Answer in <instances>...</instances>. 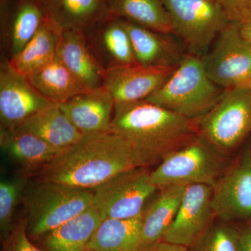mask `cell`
Masks as SVG:
<instances>
[{
    "mask_svg": "<svg viewBox=\"0 0 251 251\" xmlns=\"http://www.w3.org/2000/svg\"><path fill=\"white\" fill-rule=\"evenodd\" d=\"M111 130L129 144L138 168L161 162L197 134L194 121L146 100L115 103Z\"/></svg>",
    "mask_w": 251,
    "mask_h": 251,
    "instance_id": "obj_1",
    "label": "cell"
},
{
    "mask_svg": "<svg viewBox=\"0 0 251 251\" xmlns=\"http://www.w3.org/2000/svg\"><path fill=\"white\" fill-rule=\"evenodd\" d=\"M135 168L129 144L110 130L82 135L38 172V179L91 190Z\"/></svg>",
    "mask_w": 251,
    "mask_h": 251,
    "instance_id": "obj_2",
    "label": "cell"
},
{
    "mask_svg": "<svg viewBox=\"0 0 251 251\" xmlns=\"http://www.w3.org/2000/svg\"><path fill=\"white\" fill-rule=\"evenodd\" d=\"M224 90L208 76L202 57L190 53L164 85L145 100L196 121L215 105Z\"/></svg>",
    "mask_w": 251,
    "mask_h": 251,
    "instance_id": "obj_3",
    "label": "cell"
},
{
    "mask_svg": "<svg viewBox=\"0 0 251 251\" xmlns=\"http://www.w3.org/2000/svg\"><path fill=\"white\" fill-rule=\"evenodd\" d=\"M93 197L91 190L37 179L25 194L28 235L39 239L93 205Z\"/></svg>",
    "mask_w": 251,
    "mask_h": 251,
    "instance_id": "obj_4",
    "label": "cell"
},
{
    "mask_svg": "<svg viewBox=\"0 0 251 251\" xmlns=\"http://www.w3.org/2000/svg\"><path fill=\"white\" fill-rule=\"evenodd\" d=\"M221 154L198 134L168 153L150 179L157 190L174 186L204 184L213 186L223 174Z\"/></svg>",
    "mask_w": 251,
    "mask_h": 251,
    "instance_id": "obj_5",
    "label": "cell"
},
{
    "mask_svg": "<svg viewBox=\"0 0 251 251\" xmlns=\"http://www.w3.org/2000/svg\"><path fill=\"white\" fill-rule=\"evenodd\" d=\"M194 122L197 134L218 153H230L251 132V89L224 90L215 105Z\"/></svg>",
    "mask_w": 251,
    "mask_h": 251,
    "instance_id": "obj_6",
    "label": "cell"
},
{
    "mask_svg": "<svg viewBox=\"0 0 251 251\" xmlns=\"http://www.w3.org/2000/svg\"><path fill=\"white\" fill-rule=\"evenodd\" d=\"M179 36L191 53H202L231 23L219 0H163Z\"/></svg>",
    "mask_w": 251,
    "mask_h": 251,
    "instance_id": "obj_7",
    "label": "cell"
},
{
    "mask_svg": "<svg viewBox=\"0 0 251 251\" xmlns=\"http://www.w3.org/2000/svg\"><path fill=\"white\" fill-rule=\"evenodd\" d=\"M202 57L208 76L226 90L251 89V43L244 39L237 23H229Z\"/></svg>",
    "mask_w": 251,
    "mask_h": 251,
    "instance_id": "obj_8",
    "label": "cell"
},
{
    "mask_svg": "<svg viewBox=\"0 0 251 251\" xmlns=\"http://www.w3.org/2000/svg\"><path fill=\"white\" fill-rule=\"evenodd\" d=\"M94 189L93 204L102 220L141 216L145 203L157 191L144 168L122 172Z\"/></svg>",
    "mask_w": 251,
    "mask_h": 251,
    "instance_id": "obj_9",
    "label": "cell"
},
{
    "mask_svg": "<svg viewBox=\"0 0 251 251\" xmlns=\"http://www.w3.org/2000/svg\"><path fill=\"white\" fill-rule=\"evenodd\" d=\"M212 186H186L179 209L161 241L190 249L207 232L216 218L211 205Z\"/></svg>",
    "mask_w": 251,
    "mask_h": 251,
    "instance_id": "obj_10",
    "label": "cell"
},
{
    "mask_svg": "<svg viewBox=\"0 0 251 251\" xmlns=\"http://www.w3.org/2000/svg\"><path fill=\"white\" fill-rule=\"evenodd\" d=\"M211 205L216 217L222 221L251 219V150L216 181Z\"/></svg>",
    "mask_w": 251,
    "mask_h": 251,
    "instance_id": "obj_11",
    "label": "cell"
},
{
    "mask_svg": "<svg viewBox=\"0 0 251 251\" xmlns=\"http://www.w3.org/2000/svg\"><path fill=\"white\" fill-rule=\"evenodd\" d=\"M20 75L1 61L0 68L1 128H14L38 112L53 105Z\"/></svg>",
    "mask_w": 251,
    "mask_h": 251,
    "instance_id": "obj_12",
    "label": "cell"
},
{
    "mask_svg": "<svg viewBox=\"0 0 251 251\" xmlns=\"http://www.w3.org/2000/svg\"><path fill=\"white\" fill-rule=\"evenodd\" d=\"M177 66L146 67L135 64L105 71L103 86L115 103L145 100L164 85Z\"/></svg>",
    "mask_w": 251,
    "mask_h": 251,
    "instance_id": "obj_13",
    "label": "cell"
},
{
    "mask_svg": "<svg viewBox=\"0 0 251 251\" xmlns=\"http://www.w3.org/2000/svg\"><path fill=\"white\" fill-rule=\"evenodd\" d=\"M1 0V40L7 61L34 37L46 19L39 0Z\"/></svg>",
    "mask_w": 251,
    "mask_h": 251,
    "instance_id": "obj_14",
    "label": "cell"
},
{
    "mask_svg": "<svg viewBox=\"0 0 251 251\" xmlns=\"http://www.w3.org/2000/svg\"><path fill=\"white\" fill-rule=\"evenodd\" d=\"M83 34L87 46L104 70L137 64L121 18L110 14Z\"/></svg>",
    "mask_w": 251,
    "mask_h": 251,
    "instance_id": "obj_15",
    "label": "cell"
},
{
    "mask_svg": "<svg viewBox=\"0 0 251 251\" xmlns=\"http://www.w3.org/2000/svg\"><path fill=\"white\" fill-rule=\"evenodd\" d=\"M115 100L103 86L77 94L58 106L82 134L111 130Z\"/></svg>",
    "mask_w": 251,
    "mask_h": 251,
    "instance_id": "obj_16",
    "label": "cell"
},
{
    "mask_svg": "<svg viewBox=\"0 0 251 251\" xmlns=\"http://www.w3.org/2000/svg\"><path fill=\"white\" fill-rule=\"evenodd\" d=\"M57 56L87 90L103 86L105 70L92 54L82 31H62Z\"/></svg>",
    "mask_w": 251,
    "mask_h": 251,
    "instance_id": "obj_17",
    "label": "cell"
},
{
    "mask_svg": "<svg viewBox=\"0 0 251 251\" xmlns=\"http://www.w3.org/2000/svg\"><path fill=\"white\" fill-rule=\"evenodd\" d=\"M128 31L135 62L146 67L177 66L185 54L166 34L121 18Z\"/></svg>",
    "mask_w": 251,
    "mask_h": 251,
    "instance_id": "obj_18",
    "label": "cell"
},
{
    "mask_svg": "<svg viewBox=\"0 0 251 251\" xmlns=\"http://www.w3.org/2000/svg\"><path fill=\"white\" fill-rule=\"evenodd\" d=\"M46 17L62 31H84L110 15L106 0H40Z\"/></svg>",
    "mask_w": 251,
    "mask_h": 251,
    "instance_id": "obj_19",
    "label": "cell"
},
{
    "mask_svg": "<svg viewBox=\"0 0 251 251\" xmlns=\"http://www.w3.org/2000/svg\"><path fill=\"white\" fill-rule=\"evenodd\" d=\"M0 145L25 171L37 173L64 150L19 127L0 129Z\"/></svg>",
    "mask_w": 251,
    "mask_h": 251,
    "instance_id": "obj_20",
    "label": "cell"
},
{
    "mask_svg": "<svg viewBox=\"0 0 251 251\" xmlns=\"http://www.w3.org/2000/svg\"><path fill=\"white\" fill-rule=\"evenodd\" d=\"M102 219L95 206L38 239L44 251H83Z\"/></svg>",
    "mask_w": 251,
    "mask_h": 251,
    "instance_id": "obj_21",
    "label": "cell"
},
{
    "mask_svg": "<svg viewBox=\"0 0 251 251\" xmlns=\"http://www.w3.org/2000/svg\"><path fill=\"white\" fill-rule=\"evenodd\" d=\"M62 30L49 18L21 51L6 61L10 67L24 77L34 74L57 56Z\"/></svg>",
    "mask_w": 251,
    "mask_h": 251,
    "instance_id": "obj_22",
    "label": "cell"
},
{
    "mask_svg": "<svg viewBox=\"0 0 251 251\" xmlns=\"http://www.w3.org/2000/svg\"><path fill=\"white\" fill-rule=\"evenodd\" d=\"M186 186H174L160 193L142 213L141 235L145 248L161 242L174 221Z\"/></svg>",
    "mask_w": 251,
    "mask_h": 251,
    "instance_id": "obj_23",
    "label": "cell"
},
{
    "mask_svg": "<svg viewBox=\"0 0 251 251\" xmlns=\"http://www.w3.org/2000/svg\"><path fill=\"white\" fill-rule=\"evenodd\" d=\"M17 127L59 150L70 148L83 135L56 104L34 114Z\"/></svg>",
    "mask_w": 251,
    "mask_h": 251,
    "instance_id": "obj_24",
    "label": "cell"
},
{
    "mask_svg": "<svg viewBox=\"0 0 251 251\" xmlns=\"http://www.w3.org/2000/svg\"><path fill=\"white\" fill-rule=\"evenodd\" d=\"M141 216L130 219L102 220L87 249L97 251H145L147 248L142 239Z\"/></svg>",
    "mask_w": 251,
    "mask_h": 251,
    "instance_id": "obj_25",
    "label": "cell"
},
{
    "mask_svg": "<svg viewBox=\"0 0 251 251\" xmlns=\"http://www.w3.org/2000/svg\"><path fill=\"white\" fill-rule=\"evenodd\" d=\"M26 78L41 95L56 105L89 90L73 75L57 56Z\"/></svg>",
    "mask_w": 251,
    "mask_h": 251,
    "instance_id": "obj_26",
    "label": "cell"
},
{
    "mask_svg": "<svg viewBox=\"0 0 251 251\" xmlns=\"http://www.w3.org/2000/svg\"><path fill=\"white\" fill-rule=\"evenodd\" d=\"M109 12L161 34H173V23L163 0H106Z\"/></svg>",
    "mask_w": 251,
    "mask_h": 251,
    "instance_id": "obj_27",
    "label": "cell"
},
{
    "mask_svg": "<svg viewBox=\"0 0 251 251\" xmlns=\"http://www.w3.org/2000/svg\"><path fill=\"white\" fill-rule=\"evenodd\" d=\"M25 178L1 179L0 183V229L1 240L5 239L14 227L13 217L18 203L23 196Z\"/></svg>",
    "mask_w": 251,
    "mask_h": 251,
    "instance_id": "obj_28",
    "label": "cell"
},
{
    "mask_svg": "<svg viewBox=\"0 0 251 251\" xmlns=\"http://www.w3.org/2000/svg\"><path fill=\"white\" fill-rule=\"evenodd\" d=\"M188 251H242L239 231L226 224H214Z\"/></svg>",
    "mask_w": 251,
    "mask_h": 251,
    "instance_id": "obj_29",
    "label": "cell"
},
{
    "mask_svg": "<svg viewBox=\"0 0 251 251\" xmlns=\"http://www.w3.org/2000/svg\"><path fill=\"white\" fill-rule=\"evenodd\" d=\"M1 241V251H44L31 242L27 232L26 219L14 225L9 235Z\"/></svg>",
    "mask_w": 251,
    "mask_h": 251,
    "instance_id": "obj_30",
    "label": "cell"
},
{
    "mask_svg": "<svg viewBox=\"0 0 251 251\" xmlns=\"http://www.w3.org/2000/svg\"><path fill=\"white\" fill-rule=\"evenodd\" d=\"M145 251H188L187 248L161 241L148 247Z\"/></svg>",
    "mask_w": 251,
    "mask_h": 251,
    "instance_id": "obj_31",
    "label": "cell"
},
{
    "mask_svg": "<svg viewBox=\"0 0 251 251\" xmlns=\"http://www.w3.org/2000/svg\"><path fill=\"white\" fill-rule=\"evenodd\" d=\"M242 251H251V224L239 231Z\"/></svg>",
    "mask_w": 251,
    "mask_h": 251,
    "instance_id": "obj_32",
    "label": "cell"
},
{
    "mask_svg": "<svg viewBox=\"0 0 251 251\" xmlns=\"http://www.w3.org/2000/svg\"><path fill=\"white\" fill-rule=\"evenodd\" d=\"M251 18V1L243 4L236 14V19L239 23L245 22Z\"/></svg>",
    "mask_w": 251,
    "mask_h": 251,
    "instance_id": "obj_33",
    "label": "cell"
},
{
    "mask_svg": "<svg viewBox=\"0 0 251 251\" xmlns=\"http://www.w3.org/2000/svg\"><path fill=\"white\" fill-rule=\"evenodd\" d=\"M219 1L223 5L227 14L232 10L235 9L241 5L245 4L251 0H219Z\"/></svg>",
    "mask_w": 251,
    "mask_h": 251,
    "instance_id": "obj_34",
    "label": "cell"
},
{
    "mask_svg": "<svg viewBox=\"0 0 251 251\" xmlns=\"http://www.w3.org/2000/svg\"><path fill=\"white\" fill-rule=\"evenodd\" d=\"M238 25H239V31L243 37L251 43V18Z\"/></svg>",
    "mask_w": 251,
    "mask_h": 251,
    "instance_id": "obj_35",
    "label": "cell"
},
{
    "mask_svg": "<svg viewBox=\"0 0 251 251\" xmlns=\"http://www.w3.org/2000/svg\"><path fill=\"white\" fill-rule=\"evenodd\" d=\"M97 251L96 250H94V249H86L85 251Z\"/></svg>",
    "mask_w": 251,
    "mask_h": 251,
    "instance_id": "obj_36",
    "label": "cell"
},
{
    "mask_svg": "<svg viewBox=\"0 0 251 251\" xmlns=\"http://www.w3.org/2000/svg\"><path fill=\"white\" fill-rule=\"evenodd\" d=\"M39 1H40V0H39Z\"/></svg>",
    "mask_w": 251,
    "mask_h": 251,
    "instance_id": "obj_37",
    "label": "cell"
}]
</instances>
